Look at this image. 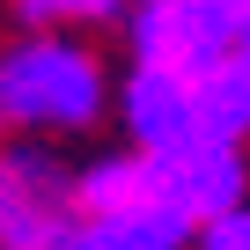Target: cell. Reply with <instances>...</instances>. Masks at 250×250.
<instances>
[{"mask_svg": "<svg viewBox=\"0 0 250 250\" xmlns=\"http://www.w3.org/2000/svg\"><path fill=\"white\" fill-rule=\"evenodd\" d=\"M235 59H243V66H250V22H243V44H235Z\"/></svg>", "mask_w": 250, "mask_h": 250, "instance_id": "7c38bea8", "label": "cell"}, {"mask_svg": "<svg viewBox=\"0 0 250 250\" xmlns=\"http://www.w3.org/2000/svg\"><path fill=\"white\" fill-rule=\"evenodd\" d=\"M199 250H250V206H228L199 228Z\"/></svg>", "mask_w": 250, "mask_h": 250, "instance_id": "30bf717a", "label": "cell"}, {"mask_svg": "<svg viewBox=\"0 0 250 250\" xmlns=\"http://www.w3.org/2000/svg\"><path fill=\"white\" fill-rule=\"evenodd\" d=\"M155 177H162V199H169L191 228H206L213 213L243 206V147H235V140L199 133V140L155 155Z\"/></svg>", "mask_w": 250, "mask_h": 250, "instance_id": "277c9868", "label": "cell"}, {"mask_svg": "<svg viewBox=\"0 0 250 250\" xmlns=\"http://www.w3.org/2000/svg\"><path fill=\"white\" fill-rule=\"evenodd\" d=\"M147 199H162L155 155H103V162H88V169L74 177V206H81V221L133 213V206H147Z\"/></svg>", "mask_w": 250, "mask_h": 250, "instance_id": "8992f818", "label": "cell"}, {"mask_svg": "<svg viewBox=\"0 0 250 250\" xmlns=\"http://www.w3.org/2000/svg\"><path fill=\"white\" fill-rule=\"evenodd\" d=\"M191 96H199V133H213V140H250V66L243 59H221V66H206L199 81H191Z\"/></svg>", "mask_w": 250, "mask_h": 250, "instance_id": "52a82bcc", "label": "cell"}, {"mask_svg": "<svg viewBox=\"0 0 250 250\" xmlns=\"http://www.w3.org/2000/svg\"><path fill=\"white\" fill-rule=\"evenodd\" d=\"M118 110H125V133L140 140V155H169V147L199 140V96H191V74L133 66V81H125Z\"/></svg>", "mask_w": 250, "mask_h": 250, "instance_id": "5b68a950", "label": "cell"}, {"mask_svg": "<svg viewBox=\"0 0 250 250\" xmlns=\"http://www.w3.org/2000/svg\"><path fill=\"white\" fill-rule=\"evenodd\" d=\"M103 250H184V235H191V221L169 206V199H147V206H133V213H110V221H81Z\"/></svg>", "mask_w": 250, "mask_h": 250, "instance_id": "ba28073f", "label": "cell"}, {"mask_svg": "<svg viewBox=\"0 0 250 250\" xmlns=\"http://www.w3.org/2000/svg\"><path fill=\"white\" fill-rule=\"evenodd\" d=\"M250 22V0H147L133 15V52L140 66H169V74H206L221 59H235Z\"/></svg>", "mask_w": 250, "mask_h": 250, "instance_id": "7a4b0ae2", "label": "cell"}, {"mask_svg": "<svg viewBox=\"0 0 250 250\" xmlns=\"http://www.w3.org/2000/svg\"><path fill=\"white\" fill-rule=\"evenodd\" d=\"M0 118L30 133H81L103 118V66L88 44L37 30L0 52Z\"/></svg>", "mask_w": 250, "mask_h": 250, "instance_id": "6da1fadb", "label": "cell"}, {"mask_svg": "<svg viewBox=\"0 0 250 250\" xmlns=\"http://www.w3.org/2000/svg\"><path fill=\"white\" fill-rule=\"evenodd\" d=\"M44 250H103V243H96L88 228H66V235H59V243H44Z\"/></svg>", "mask_w": 250, "mask_h": 250, "instance_id": "8fae6325", "label": "cell"}, {"mask_svg": "<svg viewBox=\"0 0 250 250\" xmlns=\"http://www.w3.org/2000/svg\"><path fill=\"white\" fill-rule=\"evenodd\" d=\"M74 177L44 147H8L0 155V250H44L74 228Z\"/></svg>", "mask_w": 250, "mask_h": 250, "instance_id": "3957f363", "label": "cell"}, {"mask_svg": "<svg viewBox=\"0 0 250 250\" xmlns=\"http://www.w3.org/2000/svg\"><path fill=\"white\" fill-rule=\"evenodd\" d=\"M140 8H147V0H140Z\"/></svg>", "mask_w": 250, "mask_h": 250, "instance_id": "5bb4252c", "label": "cell"}, {"mask_svg": "<svg viewBox=\"0 0 250 250\" xmlns=\"http://www.w3.org/2000/svg\"><path fill=\"white\" fill-rule=\"evenodd\" d=\"M0 125H8V118H0Z\"/></svg>", "mask_w": 250, "mask_h": 250, "instance_id": "4fadbf2b", "label": "cell"}, {"mask_svg": "<svg viewBox=\"0 0 250 250\" xmlns=\"http://www.w3.org/2000/svg\"><path fill=\"white\" fill-rule=\"evenodd\" d=\"M22 22L37 30H66V22H110L118 15V0H15Z\"/></svg>", "mask_w": 250, "mask_h": 250, "instance_id": "9c48e42d", "label": "cell"}]
</instances>
